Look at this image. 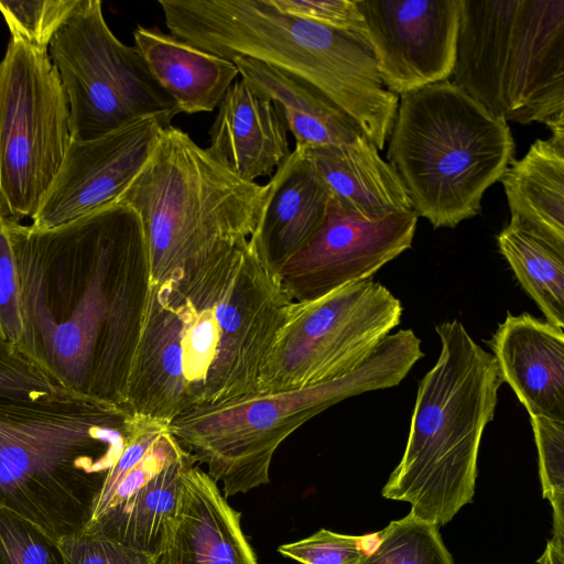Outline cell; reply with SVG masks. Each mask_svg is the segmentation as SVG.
I'll list each match as a JSON object with an SVG mask.
<instances>
[{"mask_svg":"<svg viewBox=\"0 0 564 564\" xmlns=\"http://www.w3.org/2000/svg\"><path fill=\"white\" fill-rule=\"evenodd\" d=\"M7 227L21 286L17 347L56 387L127 410L148 285L139 215L115 202L52 228Z\"/></svg>","mask_w":564,"mask_h":564,"instance_id":"1","label":"cell"},{"mask_svg":"<svg viewBox=\"0 0 564 564\" xmlns=\"http://www.w3.org/2000/svg\"><path fill=\"white\" fill-rule=\"evenodd\" d=\"M292 302L279 270L251 237L148 283L127 406L170 423L193 408L258 392Z\"/></svg>","mask_w":564,"mask_h":564,"instance_id":"2","label":"cell"},{"mask_svg":"<svg viewBox=\"0 0 564 564\" xmlns=\"http://www.w3.org/2000/svg\"><path fill=\"white\" fill-rule=\"evenodd\" d=\"M135 414L59 391L0 397V505L57 541L84 533Z\"/></svg>","mask_w":564,"mask_h":564,"instance_id":"3","label":"cell"},{"mask_svg":"<svg viewBox=\"0 0 564 564\" xmlns=\"http://www.w3.org/2000/svg\"><path fill=\"white\" fill-rule=\"evenodd\" d=\"M170 34L231 61L249 57L313 85L382 150L399 96L357 35L282 12L271 0H160Z\"/></svg>","mask_w":564,"mask_h":564,"instance_id":"4","label":"cell"},{"mask_svg":"<svg viewBox=\"0 0 564 564\" xmlns=\"http://www.w3.org/2000/svg\"><path fill=\"white\" fill-rule=\"evenodd\" d=\"M435 330L441 352L420 381L405 449L382 496L441 527L474 498L479 446L502 379L492 354L459 321Z\"/></svg>","mask_w":564,"mask_h":564,"instance_id":"5","label":"cell"},{"mask_svg":"<svg viewBox=\"0 0 564 564\" xmlns=\"http://www.w3.org/2000/svg\"><path fill=\"white\" fill-rule=\"evenodd\" d=\"M268 184L249 182L183 130L161 129L138 175L117 199L139 215L148 256V283L183 272L254 232Z\"/></svg>","mask_w":564,"mask_h":564,"instance_id":"6","label":"cell"},{"mask_svg":"<svg viewBox=\"0 0 564 564\" xmlns=\"http://www.w3.org/2000/svg\"><path fill=\"white\" fill-rule=\"evenodd\" d=\"M514 150L506 121L444 80L400 96L387 159L417 217L454 228L480 213Z\"/></svg>","mask_w":564,"mask_h":564,"instance_id":"7","label":"cell"},{"mask_svg":"<svg viewBox=\"0 0 564 564\" xmlns=\"http://www.w3.org/2000/svg\"><path fill=\"white\" fill-rule=\"evenodd\" d=\"M423 356L414 332L400 329L341 378L196 406L172 420L169 431L198 464L207 466L226 498L246 494L270 481L275 451L302 424L347 398L398 386Z\"/></svg>","mask_w":564,"mask_h":564,"instance_id":"8","label":"cell"},{"mask_svg":"<svg viewBox=\"0 0 564 564\" xmlns=\"http://www.w3.org/2000/svg\"><path fill=\"white\" fill-rule=\"evenodd\" d=\"M453 83L508 122L564 117V0H460Z\"/></svg>","mask_w":564,"mask_h":564,"instance_id":"9","label":"cell"},{"mask_svg":"<svg viewBox=\"0 0 564 564\" xmlns=\"http://www.w3.org/2000/svg\"><path fill=\"white\" fill-rule=\"evenodd\" d=\"M48 55L67 97L72 141L93 140L144 117L167 127L180 113L135 47L111 32L99 0H82Z\"/></svg>","mask_w":564,"mask_h":564,"instance_id":"10","label":"cell"},{"mask_svg":"<svg viewBox=\"0 0 564 564\" xmlns=\"http://www.w3.org/2000/svg\"><path fill=\"white\" fill-rule=\"evenodd\" d=\"M402 305L371 279L293 301L262 368L258 392L341 378L362 365L399 324Z\"/></svg>","mask_w":564,"mask_h":564,"instance_id":"11","label":"cell"},{"mask_svg":"<svg viewBox=\"0 0 564 564\" xmlns=\"http://www.w3.org/2000/svg\"><path fill=\"white\" fill-rule=\"evenodd\" d=\"M72 141L69 107L48 51L9 41L0 61V216L32 217Z\"/></svg>","mask_w":564,"mask_h":564,"instance_id":"12","label":"cell"},{"mask_svg":"<svg viewBox=\"0 0 564 564\" xmlns=\"http://www.w3.org/2000/svg\"><path fill=\"white\" fill-rule=\"evenodd\" d=\"M84 533L160 556L184 473L198 464L163 421L135 414Z\"/></svg>","mask_w":564,"mask_h":564,"instance_id":"13","label":"cell"},{"mask_svg":"<svg viewBox=\"0 0 564 564\" xmlns=\"http://www.w3.org/2000/svg\"><path fill=\"white\" fill-rule=\"evenodd\" d=\"M416 224L413 210L367 219L332 197L318 232L279 270L286 291L307 301L371 279L412 247Z\"/></svg>","mask_w":564,"mask_h":564,"instance_id":"14","label":"cell"},{"mask_svg":"<svg viewBox=\"0 0 564 564\" xmlns=\"http://www.w3.org/2000/svg\"><path fill=\"white\" fill-rule=\"evenodd\" d=\"M383 86L403 95L453 75L460 0H357Z\"/></svg>","mask_w":564,"mask_h":564,"instance_id":"15","label":"cell"},{"mask_svg":"<svg viewBox=\"0 0 564 564\" xmlns=\"http://www.w3.org/2000/svg\"><path fill=\"white\" fill-rule=\"evenodd\" d=\"M162 128L156 117H144L93 140L70 141L32 226L56 227L117 202L149 160Z\"/></svg>","mask_w":564,"mask_h":564,"instance_id":"16","label":"cell"},{"mask_svg":"<svg viewBox=\"0 0 564 564\" xmlns=\"http://www.w3.org/2000/svg\"><path fill=\"white\" fill-rule=\"evenodd\" d=\"M240 518L217 482L197 464L191 466L166 527L161 564H258Z\"/></svg>","mask_w":564,"mask_h":564,"instance_id":"17","label":"cell"},{"mask_svg":"<svg viewBox=\"0 0 564 564\" xmlns=\"http://www.w3.org/2000/svg\"><path fill=\"white\" fill-rule=\"evenodd\" d=\"M489 346L502 382L529 415L564 422L563 328L528 313H508Z\"/></svg>","mask_w":564,"mask_h":564,"instance_id":"18","label":"cell"},{"mask_svg":"<svg viewBox=\"0 0 564 564\" xmlns=\"http://www.w3.org/2000/svg\"><path fill=\"white\" fill-rule=\"evenodd\" d=\"M217 108L206 149L239 177L270 176L291 154L278 108L243 80H235Z\"/></svg>","mask_w":564,"mask_h":564,"instance_id":"19","label":"cell"},{"mask_svg":"<svg viewBox=\"0 0 564 564\" xmlns=\"http://www.w3.org/2000/svg\"><path fill=\"white\" fill-rule=\"evenodd\" d=\"M267 184V198L251 237L280 270L318 232L332 195L301 147H295Z\"/></svg>","mask_w":564,"mask_h":564,"instance_id":"20","label":"cell"},{"mask_svg":"<svg viewBox=\"0 0 564 564\" xmlns=\"http://www.w3.org/2000/svg\"><path fill=\"white\" fill-rule=\"evenodd\" d=\"M301 148L332 197L352 213L381 219L413 210L402 181L365 134L347 144Z\"/></svg>","mask_w":564,"mask_h":564,"instance_id":"21","label":"cell"},{"mask_svg":"<svg viewBox=\"0 0 564 564\" xmlns=\"http://www.w3.org/2000/svg\"><path fill=\"white\" fill-rule=\"evenodd\" d=\"M134 47L180 112L213 111L239 72L226 58L203 51L158 28L138 25Z\"/></svg>","mask_w":564,"mask_h":564,"instance_id":"22","label":"cell"},{"mask_svg":"<svg viewBox=\"0 0 564 564\" xmlns=\"http://www.w3.org/2000/svg\"><path fill=\"white\" fill-rule=\"evenodd\" d=\"M251 90L272 101L295 147L340 145L365 134L358 123L324 93L288 73L249 57H234Z\"/></svg>","mask_w":564,"mask_h":564,"instance_id":"23","label":"cell"},{"mask_svg":"<svg viewBox=\"0 0 564 564\" xmlns=\"http://www.w3.org/2000/svg\"><path fill=\"white\" fill-rule=\"evenodd\" d=\"M499 181L510 220L564 242V142L536 139Z\"/></svg>","mask_w":564,"mask_h":564,"instance_id":"24","label":"cell"},{"mask_svg":"<svg viewBox=\"0 0 564 564\" xmlns=\"http://www.w3.org/2000/svg\"><path fill=\"white\" fill-rule=\"evenodd\" d=\"M497 242L546 321L564 328V242L512 220L499 232Z\"/></svg>","mask_w":564,"mask_h":564,"instance_id":"25","label":"cell"},{"mask_svg":"<svg viewBox=\"0 0 564 564\" xmlns=\"http://www.w3.org/2000/svg\"><path fill=\"white\" fill-rule=\"evenodd\" d=\"M438 528L410 513L393 520L368 535L365 554L357 564H456Z\"/></svg>","mask_w":564,"mask_h":564,"instance_id":"26","label":"cell"},{"mask_svg":"<svg viewBox=\"0 0 564 564\" xmlns=\"http://www.w3.org/2000/svg\"><path fill=\"white\" fill-rule=\"evenodd\" d=\"M82 0L0 1L11 37L39 51H48L54 35L80 6Z\"/></svg>","mask_w":564,"mask_h":564,"instance_id":"27","label":"cell"},{"mask_svg":"<svg viewBox=\"0 0 564 564\" xmlns=\"http://www.w3.org/2000/svg\"><path fill=\"white\" fill-rule=\"evenodd\" d=\"M539 454L543 498L553 509V538L564 542V422L530 416Z\"/></svg>","mask_w":564,"mask_h":564,"instance_id":"28","label":"cell"},{"mask_svg":"<svg viewBox=\"0 0 564 564\" xmlns=\"http://www.w3.org/2000/svg\"><path fill=\"white\" fill-rule=\"evenodd\" d=\"M0 564H66L59 541L0 505Z\"/></svg>","mask_w":564,"mask_h":564,"instance_id":"29","label":"cell"},{"mask_svg":"<svg viewBox=\"0 0 564 564\" xmlns=\"http://www.w3.org/2000/svg\"><path fill=\"white\" fill-rule=\"evenodd\" d=\"M367 540L368 535L319 529L305 539L280 545L278 552L301 564H357L365 554Z\"/></svg>","mask_w":564,"mask_h":564,"instance_id":"30","label":"cell"},{"mask_svg":"<svg viewBox=\"0 0 564 564\" xmlns=\"http://www.w3.org/2000/svg\"><path fill=\"white\" fill-rule=\"evenodd\" d=\"M59 391L17 345L0 339V397L42 399Z\"/></svg>","mask_w":564,"mask_h":564,"instance_id":"31","label":"cell"},{"mask_svg":"<svg viewBox=\"0 0 564 564\" xmlns=\"http://www.w3.org/2000/svg\"><path fill=\"white\" fill-rule=\"evenodd\" d=\"M271 2L282 12L357 35L367 45L366 23L357 0H271Z\"/></svg>","mask_w":564,"mask_h":564,"instance_id":"32","label":"cell"},{"mask_svg":"<svg viewBox=\"0 0 564 564\" xmlns=\"http://www.w3.org/2000/svg\"><path fill=\"white\" fill-rule=\"evenodd\" d=\"M22 332L20 276L7 219L0 216V339L17 345Z\"/></svg>","mask_w":564,"mask_h":564,"instance_id":"33","label":"cell"},{"mask_svg":"<svg viewBox=\"0 0 564 564\" xmlns=\"http://www.w3.org/2000/svg\"><path fill=\"white\" fill-rule=\"evenodd\" d=\"M59 544L66 564H161L160 556L86 533L64 538Z\"/></svg>","mask_w":564,"mask_h":564,"instance_id":"34","label":"cell"},{"mask_svg":"<svg viewBox=\"0 0 564 564\" xmlns=\"http://www.w3.org/2000/svg\"><path fill=\"white\" fill-rule=\"evenodd\" d=\"M542 557L545 564H564V542L554 539L547 541Z\"/></svg>","mask_w":564,"mask_h":564,"instance_id":"35","label":"cell"},{"mask_svg":"<svg viewBox=\"0 0 564 564\" xmlns=\"http://www.w3.org/2000/svg\"><path fill=\"white\" fill-rule=\"evenodd\" d=\"M538 564H545V562H544L542 556L539 558Z\"/></svg>","mask_w":564,"mask_h":564,"instance_id":"36","label":"cell"}]
</instances>
